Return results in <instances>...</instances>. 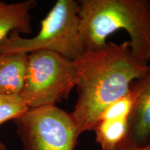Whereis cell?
Segmentation results:
<instances>
[{"instance_id": "6da1fadb", "label": "cell", "mask_w": 150, "mask_h": 150, "mask_svg": "<svg viewBox=\"0 0 150 150\" xmlns=\"http://www.w3.org/2000/svg\"><path fill=\"white\" fill-rule=\"evenodd\" d=\"M74 61L77 100L70 113L79 135L93 131L103 111L125 96L149 66L133 55L129 41L107 42L101 48L86 50Z\"/></svg>"}, {"instance_id": "7a4b0ae2", "label": "cell", "mask_w": 150, "mask_h": 150, "mask_svg": "<svg viewBox=\"0 0 150 150\" xmlns=\"http://www.w3.org/2000/svg\"><path fill=\"white\" fill-rule=\"evenodd\" d=\"M79 33L86 50L104 47L120 29L129 33L131 53L142 63L150 61V1L80 0Z\"/></svg>"}, {"instance_id": "3957f363", "label": "cell", "mask_w": 150, "mask_h": 150, "mask_svg": "<svg viewBox=\"0 0 150 150\" xmlns=\"http://www.w3.org/2000/svg\"><path fill=\"white\" fill-rule=\"evenodd\" d=\"M79 4L74 0H58L41 21L38 33L22 37L13 31L0 42V53L55 52L75 61L85 52L79 33Z\"/></svg>"}, {"instance_id": "277c9868", "label": "cell", "mask_w": 150, "mask_h": 150, "mask_svg": "<svg viewBox=\"0 0 150 150\" xmlns=\"http://www.w3.org/2000/svg\"><path fill=\"white\" fill-rule=\"evenodd\" d=\"M77 83L74 61L50 51L28 54L27 74L20 96L29 108L56 105L70 96Z\"/></svg>"}, {"instance_id": "5b68a950", "label": "cell", "mask_w": 150, "mask_h": 150, "mask_svg": "<svg viewBox=\"0 0 150 150\" xmlns=\"http://www.w3.org/2000/svg\"><path fill=\"white\" fill-rule=\"evenodd\" d=\"M13 121L23 150H74L80 136L70 112L56 105L29 108Z\"/></svg>"}, {"instance_id": "8992f818", "label": "cell", "mask_w": 150, "mask_h": 150, "mask_svg": "<svg viewBox=\"0 0 150 150\" xmlns=\"http://www.w3.org/2000/svg\"><path fill=\"white\" fill-rule=\"evenodd\" d=\"M132 87L136 101L129 120V134L138 145H144L150 140V66Z\"/></svg>"}, {"instance_id": "52a82bcc", "label": "cell", "mask_w": 150, "mask_h": 150, "mask_svg": "<svg viewBox=\"0 0 150 150\" xmlns=\"http://www.w3.org/2000/svg\"><path fill=\"white\" fill-rule=\"evenodd\" d=\"M36 5L35 0L6 3L0 0V42L13 31L20 34L32 32L31 11Z\"/></svg>"}, {"instance_id": "ba28073f", "label": "cell", "mask_w": 150, "mask_h": 150, "mask_svg": "<svg viewBox=\"0 0 150 150\" xmlns=\"http://www.w3.org/2000/svg\"><path fill=\"white\" fill-rule=\"evenodd\" d=\"M28 54L0 53V94L20 95L27 74Z\"/></svg>"}, {"instance_id": "9c48e42d", "label": "cell", "mask_w": 150, "mask_h": 150, "mask_svg": "<svg viewBox=\"0 0 150 150\" xmlns=\"http://www.w3.org/2000/svg\"><path fill=\"white\" fill-rule=\"evenodd\" d=\"M93 131L102 150H112L129 134V119L115 117L99 120Z\"/></svg>"}, {"instance_id": "30bf717a", "label": "cell", "mask_w": 150, "mask_h": 150, "mask_svg": "<svg viewBox=\"0 0 150 150\" xmlns=\"http://www.w3.org/2000/svg\"><path fill=\"white\" fill-rule=\"evenodd\" d=\"M29 109L19 95L0 94V126L6 122L20 117Z\"/></svg>"}, {"instance_id": "8fae6325", "label": "cell", "mask_w": 150, "mask_h": 150, "mask_svg": "<svg viewBox=\"0 0 150 150\" xmlns=\"http://www.w3.org/2000/svg\"><path fill=\"white\" fill-rule=\"evenodd\" d=\"M112 150H150V140L145 145H140L129 134L126 139Z\"/></svg>"}, {"instance_id": "7c38bea8", "label": "cell", "mask_w": 150, "mask_h": 150, "mask_svg": "<svg viewBox=\"0 0 150 150\" xmlns=\"http://www.w3.org/2000/svg\"><path fill=\"white\" fill-rule=\"evenodd\" d=\"M0 150H8L7 149L6 146L4 142L1 141V140H0Z\"/></svg>"}]
</instances>
